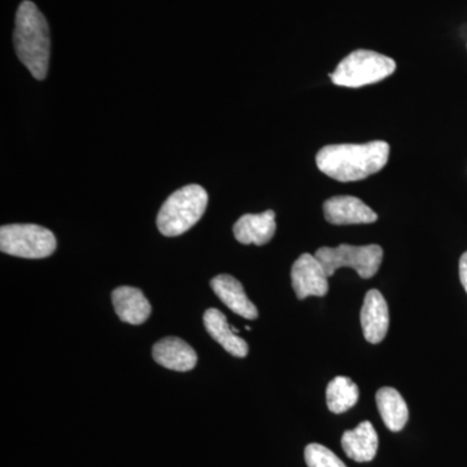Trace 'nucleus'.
I'll list each match as a JSON object with an SVG mask.
<instances>
[{
    "label": "nucleus",
    "instance_id": "obj_1",
    "mask_svg": "<svg viewBox=\"0 0 467 467\" xmlns=\"http://www.w3.org/2000/svg\"><path fill=\"white\" fill-rule=\"evenodd\" d=\"M389 158V143L374 140L364 144H330L319 150L317 167L339 182L365 180L382 171Z\"/></svg>",
    "mask_w": 467,
    "mask_h": 467
},
{
    "label": "nucleus",
    "instance_id": "obj_2",
    "mask_svg": "<svg viewBox=\"0 0 467 467\" xmlns=\"http://www.w3.org/2000/svg\"><path fill=\"white\" fill-rule=\"evenodd\" d=\"M14 43L18 58L34 78L45 79L50 61V30L47 20L30 0L17 9Z\"/></svg>",
    "mask_w": 467,
    "mask_h": 467
},
{
    "label": "nucleus",
    "instance_id": "obj_3",
    "mask_svg": "<svg viewBox=\"0 0 467 467\" xmlns=\"http://www.w3.org/2000/svg\"><path fill=\"white\" fill-rule=\"evenodd\" d=\"M208 193L199 184H189L171 193L158 214L159 232L178 236L192 229L204 214Z\"/></svg>",
    "mask_w": 467,
    "mask_h": 467
},
{
    "label": "nucleus",
    "instance_id": "obj_4",
    "mask_svg": "<svg viewBox=\"0 0 467 467\" xmlns=\"http://www.w3.org/2000/svg\"><path fill=\"white\" fill-rule=\"evenodd\" d=\"M395 70L393 58L376 51L356 50L340 61L330 78L334 85L356 88L383 81Z\"/></svg>",
    "mask_w": 467,
    "mask_h": 467
},
{
    "label": "nucleus",
    "instance_id": "obj_5",
    "mask_svg": "<svg viewBox=\"0 0 467 467\" xmlns=\"http://www.w3.org/2000/svg\"><path fill=\"white\" fill-rule=\"evenodd\" d=\"M57 250L51 230L32 223H15L0 229V251L23 259H45Z\"/></svg>",
    "mask_w": 467,
    "mask_h": 467
},
{
    "label": "nucleus",
    "instance_id": "obj_6",
    "mask_svg": "<svg viewBox=\"0 0 467 467\" xmlns=\"http://www.w3.org/2000/svg\"><path fill=\"white\" fill-rule=\"evenodd\" d=\"M324 266L328 278L340 267H352L361 278H373L379 270L383 260L382 247L377 244L321 247L315 254Z\"/></svg>",
    "mask_w": 467,
    "mask_h": 467
},
{
    "label": "nucleus",
    "instance_id": "obj_7",
    "mask_svg": "<svg viewBox=\"0 0 467 467\" xmlns=\"http://www.w3.org/2000/svg\"><path fill=\"white\" fill-rule=\"evenodd\" d=\"M292 287L299 300L309 296H325L328 292V276L317 257L303 254L291 269Z\"/></svg>",
    "mask_w": 467,
    "mask_h": 467
},
{
    "label": "nucleus",
    "instance_id": "obj_8",
    "mask_svg": "<svg viewBox=\"0 0 467 467\" xmlns=\"http://www.w3.org/2000/svg\"><path fill=\"white\" fill-rule=\"evenodd\" d=\"M326 221L331 225H364L378 220V214L355 196H334L324 204Z\"/></svg>",
    "mask_w": 467,
    "mask_h": 467
},
{
    "label": "nucleus",
    "instance_id": "obj_9",
    "mask_svg": "<svg viewBox=\"0 0 467 467\" xmlns=\"http://www.w3.org/2000/svg\"><path fill=\"white\" fill-rule=\"evenodd\" d=\"M361 326L365 339L371 344L383 342L389 333V306L378 290H370L365 296L361 309Z\"/></svg>",
    "mask_w": 467,
    "mask_h": 467
},
{
    "label": "nucleus",
    "instance_id": "obj_10",
    "mask_svg": "<svg viewBox=\"0 0 467 467\" xmlns=\"http://www.w3.org/2000/svg\"><path fill=\"white\" fill-rule=\"evenodd\" d=\"M212 290L217 295L218 299L235 313L245 319H256L259 317L256 306L248 299L244 288L238 279L232 275H221L214 276L211 281Z\"/></svg>",
    "mask_w": 467,
    "mask_h": 467
},
{
    "label": "nucleus",
    "instance_id": "obj_11",
    "mask_svg": "<svg viewBox=\"0 0 467 467\" xmlns=\"http://www.w3.org/2000/svg\"><path fill=\"white\" fill-rule=\"evenodd\" d=\"M276 230L275 211L244 214L233 227L236 241L242 244L264 245L272 241Z\"/></svg>",
    "mask_w": 467,
    "mask_h": 467
},
{
    "label": "nucleus",
    "instance_id": "obj_12",
    "mask_svg": "<svg viewBox=\"0 0 467 467\" xmlns=\"http://www.w3.org/2000/svg\"><path fill=\"white\" fill-rule=\"evenodd\" d=\"M153 359L161 367L175 371H190L196 367L198 355L180 337H165L153 346Z\"/></svg>",
    "mask_w": 467,
    "mask_h": 467
},
{
    "label": "nucleus",
    "instance_id": "obj_13",
    "mask_svg": "<svg viewBox=\"0 0 467 467\" xmlns=\"http://www.w3.org/2000/svg\"><path fill=\"white\" fill-rule=\"evenodd\" d=\"M112 303L119 318L130 325L144 324L152 310L143 292L129 285H122L113 291Z\"/></svg>",
    "mask_w": 467,
    "mask_h": 467
},
{
    "label": "nucleus",
    "instance_id": "obj_14",
    "mask_svg": "<svg viewBox=\"0 0 467 467\" xmlns=\"http://www.w3.org/2000/svg\"><path fill=\"white\" fill-rule=\"evenodd\" d=\"M342 447L347 456L356 462L373 461L378 451L376 429L368 420L359 423L355 430L344 432Z\"/></svg>",
    "mask_w": 467,
    "mask_h": 467
},
{
    "label": "nucleus",
    "instance_id": "obj_15",
    "mask_svg": "<svg viewBox=\"0 0 467 467\" xmlns=\"http://www.w3.org/2000/svg\"><path fill=\"white\" fill-rule=\"evenodd\" d=\"M204 326L208 334L235 358L248 355V344L234 333L232 326L227 324L226 316L218 309H208L204 313Z\"/></svg>",
    "mask_w": 467,
    "mask_h": 467
},
{
    "label": "nucleus",
    "instance_id": "obj_16",
    "mask_svg": "<svg viewBox=\"0 0 467 467\" xmlns=\"http://www.w3.org/2000/svg\"><path fill=\"white\" fill-rule=\"evenodd\" d=\"M377 405L384 425L393 432L401 431L407 425L409 410L407 402L398 389L383 387L377 392Z\"/></svg>",
    "mask_w": 467,
    "mask_h": 467
},
{
    "label": "nucleus",
    "instance_id": "obj_17",
    "mask_svg": "<svg viewBox=\"0 0 467 467\" xmlns=\"http://www.w3.org/2000/svg\"><path fill=\"white\" fill-rule=\"evenodd\" d=\"M358 384L348 377L334 378L326 389L328 410L334 414L346 413L358 404Z\"/></svg>",
    "mask_w": 467,
    "mask_h": 467
},
{
    "label": "nucleus",
    "instance_id": "obj_18",
    "mask_svg": "<svg viewBox=\"0 0 467 467\" xmlns=\"http://www.w3.org/2000/svg\"><path fill=\"white\" fill-rule=\"evenodd\" d=\"M306 462L308 467H347L334 451L316 442L306 448Z\"/></svg>",
    "mask_w": 467,
    "mask_h": 467
},
{
    "label": "nucleus",
    "instance_id": "obj_19",
    "mask_svg": "<svg viewBox=\"0 0 467 467\" xmlns=\"http://www.w3.org/2000/svg\"><path fill=\"white\" fill-rule=\"evenodd\" d=\"M460 279L467 294V252L460 259Z\"/></svg>",
    "mask_w": 467,
    "mask_h": 467
}]
</instances>
